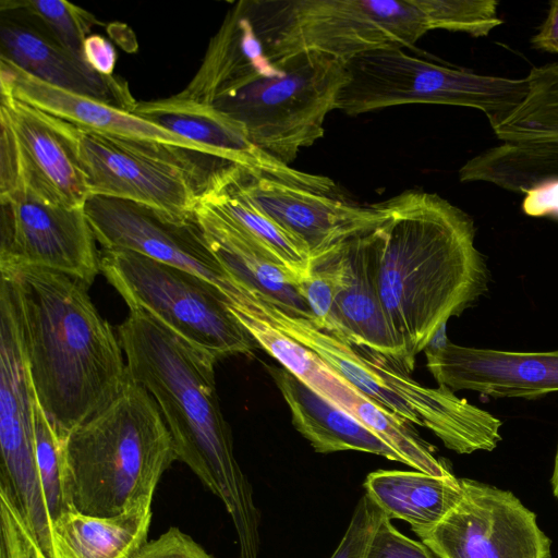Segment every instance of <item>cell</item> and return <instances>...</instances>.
<instances>
[{"label":"cell","mask_w":558,"mask_h":558,"mask_svg":"<svg viewBox=\"0 0 558 558\" xmlns=\"http://www.w3.org/2000/svg\"><path fill=\"white\" fill-rule=\"evenodd\" d=\"M0 58L54 87L132 111L136 99L118 76L94 71L24 12L0 3Z\"/></svg>","instance_id":"cell-19"},{"label":"cell","mask_w":558,"mask_h":558,"mask_svg":"<svg viewBox=\"0 0 558 558\" xmlns=\"http://www.w3.org/2000/svg\"><path fill=\"white\" fill-rule=\"evenodd\" d=\"M550 482H551L553 494L556 497V499L558 500V447H557V451H556V456H555L554 470H553V475H551Z\"/></svg>","instance_id":"cell-40"},{"label":"cell","mask_w":558,"mask_h":558,"mask_svg":"<svg viewBox=\"0 0 558 558\" xmlns=\"http://www.w3.org/2000/svg\"><path fill=\"white\" fill-rule=\"evenodd\" d=\"M195 219L210 250L234 279L260 291L288 313L312 317L293 279L244 231L199 202Z\"/></svg>","instance_id":"cell-22"},{"label":"cell","mask_w":558,"mask_h":558,"mask_svg":"<svg viewBox=\"0 0 558 558\" xmlns=\"http://www.w3.org/2000/svg\"><path fill=\"white\" fill-rule=\"evenodd\" d=\"M43 116L83 171L92 195L143 204L179 220L195 217L209 171L185 157L189 150L126 142Z\"/></svg>","instance_id":"cell-10"},{"label":"cell","mask_w":558,"mask_h":558,"mask_svg":"<svg viewBox=\"0 0 558 558\" xmlns=\"http://www.w3.org/2000/svg\"><path fill=\"white\" fill-rule=\"evenodd\" d=\"M336 252L316 263L312 271L299 279L294 286L311 311L310 319L320 328H324L330 319L340 287Z\"/></svg>","instance_id":"cell-32"},{"label":"cell","mask_w":558,"mask_h":558,"mask_svg":"<svg viewBox=\"0 0 558 558\" xmlns=\"http://www.w3.org/2000/svg\"><path fill=\"white\" fill-rule=\"evenodd\" d=\"M458 174L461 182H485L523 194L537 182L558 179V143L501 142L470 158Z\"/></svg>","instance_id":"cell-27"},{"label":"cell","mask_w":558,"mask_h":558,"mask_svg":"<svg viewBox=\"0 0 558 558\" xmlns=\"http://www.w3.org/2000/svg\"><path fill=\"white\" fill-rule=\"evenodd\" d=\"M118 338L130 377L158 404L178 460L221 499L230 514L238 558H258L259 512L220 410L217 361L141 308H130Z\"/></svg>","instance_id":"cell-3"},{"label":"cell","mask_w":558,"mask_h":558,"mask_svg":"<svg viewBox=\"0 0 558 558\" xmlns=\"http://www.w3.org/2000/svg\"><path fill=\"white\" fill-rule=\"evenodd\" d=\"M383 511L365 494L356 504L350 523L330 558H364Z\"/></svg>","instance_id":"cell-33"},{"label":"cell","mask_w":558,"mask_h":558,"mask_svg":"<svg viewBox=\"0 0 558 558\" xmlns=\"http://www.w3.org/2000/svg\"><path fill=\"white\" fill-rule=\"evenodd\" d=\"M462 497L434 527L417 533L438 558H550L536 514L511 492L460 478Z\"/></svg>","instance_id":"cell-11"},{"label":"cell","mask_w":558,"mask_h":558,"mask_svg":"<svg viewBox=\"0 0 558 558\" xmlns=\"http://www.w3.org/2000/svg\"><path fill=\"white\" fill-rule=\"evenodd\" d=\"M348 82L337 109L359 116L378 109L410 105H449L474 108L496 121L520 105L527 94L525 77L478 74L434 63L404 52L378 49L345 63Z\"/></svg>","instance_id":"cell-8"},{"label":"cell","mask_w":558,"mask_h":558,"mask_svg":"<svg viewBox=\"0 0 558 558\" xmlns=\"http://www.w3.org/2000/svg\"><path fill=\"white\" fill-rule=\"evenodd\" d=\"M364 233L349 240L335 254L340 287L323 329L386 356L410 374L405 347L395 333L379 298Z\"/></svg>","instance_id":"cell-20"},{"label":"cell","mask_w":558,"mask_h":558,"mask_svg":"<svg viewBox=\"0 0 558 558\" xmlns=\"http://www.w3.org/2000/svg\"><path fill=\"white\" fill-rule=\"evenodd\" d=\"M348 82L345 62L320 53L270 60L222 87L208 105L241 123L263 151L290 165L325 132Z\"/></svg>","instance_id":"cell-6"},{"label":"cell","mask_w":558,"mask_h":558,"mask_svg":"<svg viewBox=\"0 0 558 558\" xmlns=\"http://www.w3.org/2000/svg\"><path fill=\"white\" fill-rule=\"evenodd\" d=\"M522 211L534 218L558 221V179L535 183L523 192Z\"/></svg>","instance_id":"cell-37"},{"label":"cell","mask_w":558,"mask_h":558,"mask_svg":"<svg viewBox=\"0 0 558 558\" xmlns=\"http://www.w3.org/2000/svg\"><path fill=\"white\" fill-rule=\"evenodd\" d=\"M132 113L189 141L219 151L225 160L252 175L335 195L336 183L325 175L299 171L258 148L245 128L211 105L173 95L136 101Z\"/></svg>","instance_id":"cell-16"},{"label":"cell","mask_w":558,"mask_h":558,"mask_svg":"<svg viewBox=\"0 0 558 558\" xmlns=\"http://www.w3.org/2000/svg\"><path fill=\"white\" fill-rule=\"evenodd\" d=\"M230 311L256 344L312 390L351 415L363 393L317 354L287 336L245 303Z\"/></svg>","instance_id":"cell-26"},{"label":"cell","mask_w":558,"mask_h":558,"mask_svg":"<svg viewBox=\"0 0 558 558\" xmlns=\"http://www.w3.org/2000/svg\"><path fill=\"white\" fill-rule=\"evenodd\" d=\"M0 85L1 92L87 131L126 142L174 147L225 160L219 151L208 146L171 133L131 111L54 87L1 58Z\"/></svg>","instance_id":"cell-18"},{"label":"cell","mask_w":558,"mask_h":558,"mask_svg":"<svg viewBox=\"0 0 558 558\" xmlns=\"http://www.w3.org/2000/svg\"><path fill=\"white\" fill-rule=\"evenodd\" d=\"M85 62L97 73L114 76L117 53L113 46L100 35H89L83 47Z\"/></svg>","instance_id":"cell-38"},{"label":"cell","mask_w":558,"mask_h":558,"mask_svg":"<svg viewBox=\"0 0 558 558\" xmlns=\"http://www.w3.org/2000/svg\"><path fill=\"white\" fill-rule=\"evenodd\" d=\"M530 43L535 50L558 54V0L548 3L547 15Z\"/></svg>","instance_id":"cell-39"},{"label":"cell","mask_w":558,"mask_h":558,"mask_svg":"<svg viewBox=\"0 0 558 558\" xmlns=\"http://www.w3.org/2000/svg\"><path fill=\"white\" fill-rule=\"evenodd\" d=\"M272 61L320 53L343 62L388 48H408L428 31L412 0H242Z\"/></svg>","instance_id":"cell-7"},{"label":"cell","mask_w":558,"mask_h":558,"mask_svg":"<svg viewBox=\"0 0 558 558\" xmlns=\"http://www.w3.org/2000/svg\"><path fill=\"white\" fill-rule=\"evenodd\" d=\"M239 166L226 163L210 170L203 183L198 202L210 207L254 240L296 281L312 271L307 246L252 205L239 191Z\"/></svg>","instance_id":"cell-23"},{"label":"cell","mask_w":558,"mask_h":558,"mask_svg":"<svg viewBox=\"0 0 558 558\" xmlns=\"http://www.w3.org/2000/svg\"><path fill=\"white\" fill-rule=\"evenodd\" d=\"M151 500L112 517L64 513L53 523L58 558H134L148 542Z\"/></svg>","instance_id":"cell-25"},{"label":"cell","mask_w":558,"mask_h":558,"mask_svg":"<svg viewBox=\"0 0 558 558\" xmlns=\"http://www.w3.org/2000/svg\"><path fill=\"white\" fill-rule=\"evenodd\" d=\"M0 558H40L13 504L0 495Z\"/></svg>","instance_id":"cell-35"},{"label":"cell","mask_w":558,"mask_h":558,"mask_svg":"<svg viewBox=\"0 0 558 558\" xmlns=\"http://www.w3.org/2000/svg\"><path fill=\"white\" fill-rule=\"evenodd\" d=\"M24 12L73 56L84 61L83 47L99 22L88 11L64 0H2ZM86 63V62H85Z\"/></svg>","instance_id":"cell-29"},{"label":"cell","mask_w":558,"mask_h":558,"mask_svg":"<svg viewBox=\"0 0 558 558\" xmlns=\"http://www.w3.org/2000/svg\"><path fill=\"white\" fill-rule=\"evenodd\" d=\"M525 80L523 101L489 123L495 135L504 143H558V61L533 66Z\"/></svg>","instance_id":"cell-28"},{"label":"cell","mask_w":558,"mask_h":558,"mask_svg":"<svg viewBox=\"0 0 558 558\" xmlns=\"http://www.w3.org/2000/svg\"><path fill=\"white\" fill-rule=\"evenodd\" d=\"M422 12L429 31L445 29L487 37L504 23L496 0H412Z\"/></svg>","instance_id":"cell-30"},{"label":"cell","mask_w":558,"mask_h":558,"mask_svg":"<svg viewBox=\"0 0 558 558\" xmlns=\"http://www.w3.org/2000/svg\"><path fill=\"white\" fill-rule=\"evenodd\" d=\"M364 488L386 517L404 520L415 534L437 525L462 497L460 478L417 470L374 471Z\"/></svg>","instance_id":"cell-24"},{"label":"cell","mask_w":558,"mask_h":558,"mask_svg":"<svg viewBox=\"0 0 558 558\" xmlns=\"http://www.w3.org/2000/svg\"><path fill=\"white\" fill-rule=\"evenodd\" d=\"M85 214L104 250L132 251L196 275L215 286L229 303L239 284L210 250L195 217L174 219L131 201L92 195Z\"/></svg>","instance_id":"cell-12"},{"label":"cell","mask_w":558,"mask_h":558,"mask_svg":"<svg viewBox=\"0 0 558 558\" xmlns=\"http://www.w3.org/2000/svg\"><path fill=\"white\" fill-rule=\"evenodd\" d=\"M100 270L129 308H141L216 361L257 345L225 295L203 278L125 250H102Z\"/></svg>","instance_id":"cell-9"},{"label":"cell","mask_w":558,"mask_h":558,"mask_svg":"<svg viewBox=\"0 0 558 558\" xmlns=\"http://www.w3.org/2000/svg\"><path fill=\"white\" fill-rule=\"evenodd\" d=\"M134 558H214L191 536L172 526L147 542Z\"/></svg>","instance_id":"cell-36"},{"label":"cell","mask_w":558,"mask_h":558,"mask_svg":"<svg viewBox=\"0 0 558 558\" xmlns=\"http://www.w3.org/2000/svg\"><path fill=\"white\" fill-rule=\"evenodd\" d=\"M244 287L245 304L317 354L363 395L433 432L446 448L469 454L492 451L501 440V422L489 412L447 387L421 385L386 356L319 328L310 318L288 313L260 291Z\"/></svg>","instance_id":"cell-5"},{"label":"cell","mask_w":558,"mask_h":558,"mask_svg":"<svg viewBox=\"0 0 558 558\" xmlns=\"http://www.w3.org/2000/svg\"><path fill=\"white\" fill-rule=\"evenodd\" d=\"M364 558H435V555L422 542L403 535L383 514L371 536Z\"/></svg>","instance_id":"cell-34"},{"label":"cell","mask_w":558,"mask_h":558,"mask_svg":"<svg viewBox=\"0 0 558 558\" xmlns=\"http://www.w3.org/2000/svg\"><path fill=\"white\" fill-rule=\"evenodd\" d=\"M39 404L65 437L112 402L129 380L119 338L87 284L63 272L0 260Z\"/></svg>","instance_id":"cell-2"},{"label":"cell","mask_w":558,"mask_h":558,"mask_svg":"<svg viewBox=\"0 0 558 558\" xmlns=\"http://www.w3.org/2000/svg\"><path fill=\"white\" fill-rule=\"evenodd\" d=\"M178 460L153 396L131 377L120 395L63 440V484L72 512L123 513L151 498Z\"/></svg>","instance_id":"cell-4"},{"label":"cell","mask_w":558,"mask_h":558,"mask_svg":"<svg viewBox=\"0 0 558 558\" xmlns=\"http://www.w3.org/2000/svg\"><path fill=\"white\" fill-rule=\"evenodd\" d=\"M439 386L493 398L537 399L558 391V350L515 352L462 347L448 341L424 351Z\"/></svg>","instance_id":"cell-17"},{"label":"cell","mask_w":558,"mask_h":558,"mask_svg":"<svg viewBox=\"0 0 558 558\" xmlns=\"http://www.w3.org/2000/svg\"><path fill=\"white\" fill-rule=\"evenodd\" d=\"M364 233L379 298L412 372L436 330L488 289L470 215L436 193L404 191L378 203Z\"/></svg>","instance_id":"cell-1"},{"label":"cell","mask_w":558,"mask_h":558,"mask_svg":"<svg viewBox=\"0 0 558 558\" xmlns=\"http://www.w3.org/2000/svg\"><path fill=\"white\" fill-rule=\"evenodd\" d=\"M0 260L44 267L93 283L100 260L84 208L54 205L21 192L0 196Z\"/></svg>","instance_id":"cell-14"},{"label":"cell","mask_w":558,"mask_h":558,"mask_svg":"<svg viewBox=\"0 0 558 558\" xmlns=\"http://www.w3.org/2000/svg\"><path fill=\"white\" fill-rule=\"evenodd\" d=\"M36 461L52 524L70 512L63 484V440L39 404L34 400Z\"/></svg>","instance_id":"cell-31"},{"label":"cell","mask_w":558,"mask_h":558,"mask_svg":"<svg viewBox=\"0 0 558 558\" xmlns=\"http://www.w3.org/2000/svg\"><path fill=\"white\" fill-rule=\"evenodd\" d=\"M235 184L252 205L307 246L313 266L374 228L383 215L378 203L353 205L331 194L252 175L243 168Z\"/></svg>","instance_id":"cell-15"},{"label":"cell","mask_w":558,"mask_h":558,"mask_svg":"<svg viewBox=\"0 0 558 558\" xmlns=\"http://www.w3.org/2000/svg\"><path fill=\"white\" fill-rule=\"evenodd\" d=\"M0 196L21 192L70 208L92 196L87 180L43 112L1 92Z\"/></svg>","instance_id":"cell-13"},{"label":"cell","mask_w":558,"mask_h":558,"mask_svg":"<svg viewBox=\"0 0 558 558\" xmlns=\"http://www.w3.org/2000/svg\"><path fill=\"white\" fill-rule=\"evenodd\" d=\"M296 430L316 452L355 450L405 464L403 458L371 428L335 405L283 367H268Z\"/></svg>","instance_id":"cell-21"}]
</instances>
